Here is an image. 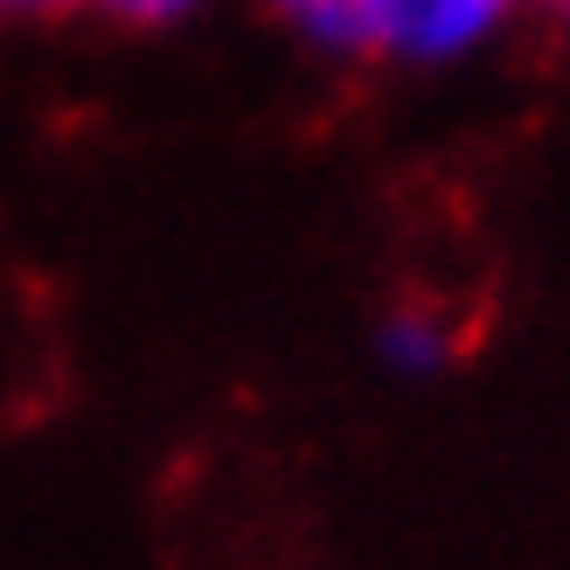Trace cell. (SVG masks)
Segmentation results:
<instances>
[{
  "instance_id": "obj_4",
  "label": "cell",
  "mask_w": 570,
  "mask_h": 570,
  "mask_svg": "<svg viewBox=\"0 0 570 570\" xmlns=\"http://www.w3.org/2000/svg\"><path fill=\"white\" fill-rule=\"evenodd\" d=\"M0 8H63V0H0Z\"/></svg>"
},
{
  "instance_id": "obj_3",
  "label": "cell",
  "mask_w": 570,
  "mask_h": 570,
  "mask_svg": "<svg viewBox=\"0 0 570 570\" xmlns=\"http://www.w3.org/2000/svg\"><path fill=\"white\" fill-rule=\"evenodd\" d=\"M91 8H105V14H119V21H181V14H195L203 0H91Z\"/></svg>"
},
{
  "instance_id": "obj_5",
  "label": "cell",
  "mask_w": 570,
  "mask_h": 570,
  "mask_svg": "<svg viewBox=\"0 0 570 570\" xmlns=\"http://www.w3.org/2000/svg\"><path fill=\"white\" fill-rule=\"evenodd\" d=\"M550 14H557V21H570V0H550Z\"/></svg>"
},
{
  "instance_id": "obj_1",
  "label": "cell",
  "mask_w": 570,
  "mask_h": 570,
  "mask_svg": "<svg viewBox=\"0 0 570 570\" xmlns=\"http://www.w3.org/2000/svg\"><path fill=\"white\" fill-rule=\"evenodd\" d=\"M299 42L368 63H460L522 0H265Z\"/></svg>"
},
{
  "instance_id": "obj_2",
  "label": "cell",
  "mask_w": 570,
  "mask_h": 570,
  "mask_svg": "<svg viewBox=\"0 0 570 570\" xmlns=\"http://www.w3.org/2000/svg\"><path fill=\"white\" fill-rule=\"evenodd\" d=\"M376 355L396 368V376H432V368L452 355V334L432 306H404V313H390L383 334H376Z\"/></svg>"
}]
</instances>
